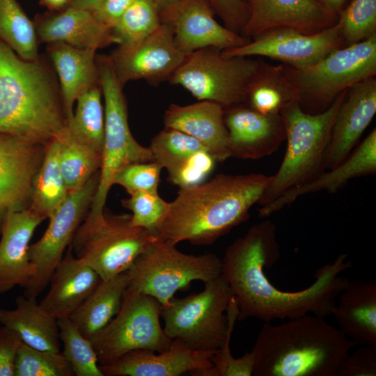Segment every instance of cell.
Segmentation results:
<instances>
[{"instance_id":"cell-1","label":"cell","mask_w":376,"mask_h":376,"mask_svg":"<svg viewBox=\"0 0 376 376\" xmlns=\"http://www.w3.org/2000/svg\"><path fill=\"white\" fill-rule=\"evenodd\" d=\"M276 228L269 220L251 226L226 250L221 276L238 306L237 320L253 318L269 322L294 319L311 313L324 318L332 315L339 293L348 280L340 274L352 266L346 253L317 269L315 281L298 291L276 288L265 273L280 257Z\"/></svg>"},{"instance_id":"cell-2","label":"cell","mask_w":376,"mask_h":376,"mask_svg":"<svg viewBox=\"0 0 376 376\" xmlns=\"http://www.w3.org/2000/svg\"><path fill=\"white\" fill-rule=\"evenodd\" d=\"M272 175L219 174L201 184L180 188L155 237L176 245L187 241L210 245L247 221Z\"/></svg>"},{"instance_id":"cell-3","label":"cell","mask_w":376,"mask_h":376,"mask_svg":"<svg viewBox=\"0 0 376 376\" xmlns=\"http://www.w3.org/2000/svg\"><path fill=\"white\" fill-rule=\"evenodd\" d=\"M356 344L323 318L265 322L251 350L253 376H336Z\"/></svg>"},{"instance_id":"cell-4","label":"cell","mask_w":376,"mask_h":376,"mask_svg":"<svg viewBox=\"0 0 376 376\" xmlns=\"http://www.w3.org/2000/svg\"><path fill=\"white\" fill-rule=\"evenodd\" d=\"M67 123L46 65L20 58L0 41V133L47 146L63 137Z\"/></svg>"},{"instance_id":"cell-5","label":"cell","mask_w":376,"mask_h":376,"mask_svg":"<svg viewBox=\"0 0 376 376\" xmlns=\"http://www.w3.org/2000/svg\"><path fill=\"white\" fill-rule=\"evenodd\" d=\"M346 92H342L328 108L319 113L306 112L298 101L281 110L286 151L259 203L261 205L272 201L285 191L309 181L324 169L331 129Z\"/></svg>"},{"instance_id":"cell-6","label":"cell","mask_w":376,"mask_h":376,"mask_svg":"<svg viewBox=\"0 0 376 376\" xmlns=\"http://www.w3.org/2000/svg\"><path fill=\"white\" fill-rule=\"evenodd\" d=\"M205 283L204 289L184 298L173 297L162 306L164 330L189 347L215 351L234 329L238 306L231 290L221 276Z\"/></svg>"},{"instance_id":"cell-7","label":"cell","mask_w":376,"mask_h":376,"mask_svg":"<svg viewBox=\"0 0 376 376\" xmlns=\"http://www.w3.org/2000/svg\"><path fill=\"white\" fill-rule=\"evenodd\" d=\"M130 220L131 214H114L105 209L98 216H86L72 240L73 254L102 280L127 271L155 238Z\"/></svg>"},{"instance_id":"cell-8","label":"cell","mask_w":376,"mask_h":376,"mask_svg":"<svg viewBox=\"0 0 376 376\" xmlns=\"http://www.w3.org/2000/svg\"><path fill=\"white\" fill-rule=\"evenodd\" d=\"M98 81L104 101V139L98 187L87 214H101L118 173L125 166L154 161L149 147L140 145L130 131L123 86L118 81L109 56L97 59Z\"/></svg>"},{"instance_id":"cell-9","label":"cell","mask_w":376,"mask_h":376,"mask_svg":"<svg viewBox=\"0 0 376 376\" xmlns=\"http://www.w3.org/2000/svg\"><path fill=\"white\" fill-rule=\"evenodd\" d=\"M298 91L299 103L315 109L329 107L342 92L376 75V35L329 53L318 62L297 68L283 65Z\"/></svg>"},{"instance_id":"cell-10","label":"cell","mask_w":376,"mask_h":376,"mask_svg":"<svg viewBox=\"0 0 376 376\" xmlns=\"http://www.w3.org/2000/svg\"><path fill=\"white\" fill-rule=\"evenodd\" d=\"M175 246L155 237L127 270L128 287L164 306L192 281L205 283L221 276V259L217 255L186 254Z\"/></svg>"},{"instance_id":"cell-11","label":"cell","mask_w":376,"mask_h":376,"mask_svg":"<svg viewBox=\"0 0 376 376\" xmlns=\"http://www.w3.org/2000/svg\"><path fill=\"white\" fill-rule=\"evenodd\" d=\"M222 50L206 47L187 54L168 81L198 101H211L224 108L243 103L259 59L226 56Z\"/></svg>"},{"instance_id":"cell-12","label":"cell","mask_w":376,"mask_h":376,"mask_svg":"<svg viewBox=\"0 0 376 376\" xmlns=\"http://www.w3.org/2000/svg\"><path fill=\"white\" fill-rule=\"evenodd\" d=\"M162 305L154 297L127 288L118 313L90 340L100 366L136 350L160 352L171 339L160 324Z\"/></svg>"},{"instance_id":"cell-13","label":"cell","mask_w":376,"mask_h":376,"mask_svg":"<svg viewBox=\"0 0 376 376\" xmlns=\"http://www.w3.org/2000/svg\"><path fill=\"white\" fill-rule=\"evenodd\" d=\"M99 180L100 171L82 187L69 193L48 218L49 223L43 235L29 245V256L35 274L24 288L25 297L37 298L49 283L55 268L89 211Z\"/></svg>"},{"instance_id":"cell-14","label":"cell","mask_w":376,"mask_h":376,"mask_svg":"<svg viewBox=\"0 0 376 376\" xmlns=\"http://www.w3.org/2000/svg\"><path fill=\"white\" fill-rule=\"evenodd\" d=\"M343 46L340 26L336 22L313 33L286 27L273 29L253 37L242 46L222 52L226 56L267 57L279 61L283 65L301 68L318 62Z\"/></svg>"},{"instance_id":"cell-15","label":"cell","mask_w":376,"mask_h":376,"mask_svg":"<svg viewBox=\"0 0 376 376\" xmlns=\"http://www.w3.org/2000/svg\"><path fill=\"white\" fill-rule=\"evenodd\" d=\"M186 55L178 48L171 29L162 23L143 40L132 45L118 46L109 57L123 86L128 81L138 79L152 84L169 81Z\"/></svg>"},{"instance_id":"cell-16","label":"cell","mask_w":376,"mask_h":376,"mask_svg":"<svg viewBox=\"0 0 376 376\" xmlns=\"http://www.w3.org/2000/svg\"><path fill=\"white\" fill-rule=\"evenodd\" d=\"M214 15L206 0H179L159 12L161 23L171 29L178 48L186 54L206 47H237L251 40L219 23Z\"/></svg>"},{"instance_id":"cell-17","label":"cell","mask_w":376,"mask_h":376,"mask_svg":"<svg viewBox=\"0 0 376 376\" xmlns=\"http://www.w3.org/2000/svg\"><path fill=\"white\" fill-rule=\"evenodd\" d=\"M47 146L0 133V230L6 214L27 209Z\"/></svg>"},{"instance_id":"cell-18","label":"cell","mask_w":376,"mask_h":376,"mask_svg":"<svg viewBox=\"0 0 376 376\" xmlns=\"http://www.w3.org/2000/svg\"><path fill=\"white\" fill-rule=\"evenodd\" d=\"M215 351L191 349L174 338L163 352L133 350L100 368L104 376H179L186 373L206 376Z\"/></svg>"},{"instance_id":"cell-19","label":"cell","mask_w":376,"mask_h":376,"mask_svg":"<svg viewBox=\"0 0 376 376\" xmlns=\"http://www.w3.org/2000/svg\"><path fill=\"white\" fill-rule=\"evenodd\" d=\"M230 157L258 159L276 152L285 140L281 114H262L244 103L224 108Z\"/></svg>"},{"instance_id":"cell-20","label":"cell","mask_w":376,"mask_h":376,"mask_svg":"<svg viewBox=\"0 0 376 376\" xmlns=\"http://www.w3.org/2000/svg\"><path fill=\"white\" fill-rule=\"evenodd\" d=\"M244 1L248 19L240 34L250 39L281 27L313 33L335 24L338 20V17L329 13L315 0Z\"/></svg>"},{"instance_id":"cell-21","label":"cell","mask_w":376,"mask_h":376,"mask_svg":"<svg viewBox=\"0 0 376 376\" xmlns=\"http://www.w3.org/2000/svg\"><path fill=\"white\" fill-rule=\"evenodd\" d=\"M376 113L375 77L347 90L331 129L324 169L340 164L352 152Z\"/></svg>"},{"instance_id":"cell-22","label":"cell","mask_w":376,"mask_h":376,"mask_svg":"<svg viewBox=\"0 0 376 376\" xmlns=\"http://www.w3.org/2000/svg\"><path fill=\"white\" fill-rule=\"evenodd\" d=\"M45 219L29 208L5 217L0 233V294L16 286L24 288L35 274L29 256L30 240Z\"/></svg>"},{"instance_id":"cell-23","label":"cell","mask_w":376,"mask_h":376,"mask_svg":"<svg viewBox=\"0 0 376 376\" xmlns=\"http://www.w3.org/2000/svg\"><path fill=\"white\" fill-rule=\"evenodd\" d=\"M322 171L309 181L293 187L258 210L260 217H267L305 194L326 191L334 193L351 180L376 173V130L374 128L348 157L337 166Z\"/></svg>"},{"instance_id":"cell-24","label":"cell","mask_w":376,"mask_h":376,"mask_svg":"<svg viewBox=\"0 0 376 376\" xmlns=\"http://www.w3.org/2000/svg\"><path fill=\"white\" fill-rule=\"evenodd\" d=\"M224 108L207 100L188 105L171 104L164 112L165 127L182 132L201 143L216 162L230 157Z\"/></svg>"},{"instance_id":"cell-25","label":"cell","mask_w":376,"mask_h":376,"mask_svg":"<svg viewBox=\"0 0 376 376\" xmlns=\"http://www.w3.org/2000/svg\"><path fill=\"white\" fill-rule=\"evenodd\" d=\"M100 281L93 269L75 256L70 245L53 272L48 292L39 304L56 320L70 317Z\"/></svg>"},{"instance_id":"cell-26","label":"cell","mask_w":376,"mask_h":376,"mask_svg":"<svg viewBox=\"0 0 376 376\" xmlns=\"http://www.w3.org/2000/svg\"><path fill=\"white\" fill-rule=\"evenodd\" d=\"M332 315L338 329L355 344L376 345V280L348 281Z\"/></svg>"},{"instance_id":"cell-27","label":"cell","mask_w":376,"mask_h":376,"mask_svg":"<svg viewBox=\"0 0 376 376\" xmlns=\"http://www.w3.org/2000/svg\"><path fill=\"white\" fill-rule=\"evenodd\" d=\"M35 28L38 38L49 44L62 42L97 50L114 43L111 29L100 23L91 11L70 6L58 15L40 19Z\"/></svg>"},{"instance_id":"cell-28","label":"cell","mask_w":376,"mask_h":376,"mask_svg":"<svg viewBox=\"0 0 376 376\" xmlns=\"http://www.w3.org/2000/svg\"><path fill=\"white\" fill-rule=\"evenodd\" d=\"M95 52V49H79L62 42L50 44L49 53L59 78L68 122L72 117L77 97L99 82Z\"/></svg>"},{"instance_id":"cell-29","label":"cell","mask_w":376,"mask_h":376,"mask_svg":"<svg viewBox=\"0 0 376 376\" xmlns=\"http://www.w3.org/2000/svg\"><path fill=\"white\" fill-rule=\"evenodd\" d=\"M14 309L0 308V323L15 331L33 348L58 352L61 340L57 320L47 313L36 297L18 296Z\"/></svg>"},{"instance_id":"cell-30","label":"cell","mask_w":376,"mask_h":376,"mask_svg":"<svg viewBox=\"0 0 376 376\" xmlns=\"http://www.w3.org/2000/svg\"><path fill=\"white\" fill-rule=\"evenodd\" d=\"M127 271L102 280L91 295L69 317L88 339L102 330L116 316L129 286Z\"/></svg>"},{"instance_id":"cell-31","label":"cell","mask_w":376,"mask_h":376,"mask_svg":"<svg viewBox=\"0 0 376 376\" xmlns=\"http://www.w3.org/2000/svg\"><path fill=\"white\" fill-rule=\"evenodd\" d=\"M299 100L298 91L288 79L283 64L259 59L243 103L262 114L273 115L280 114L283 109Z\"/></svg>"},{"instance_id":"cell-32","label":"cell","mask_w":376,"mask_h":376,"mask_svg":"<svg viewBox=\"0 0 376 376\" xmlns=\"http://www.w3.org/2000/svg\"><path fill=\"white\" fill-rule=\"evenodd\" d=\"M60 139L47 146L45 156L32 187L29 208L49 218L68 194L62 176L58 155Z\"/></svg>"},{"instance_id":"cell-33","label":"cell","mask_w":376,"mask_h":376,"mask_svg":"<svg viewBox=\"0 0 376 376\" xmlns=\"http://www.w3.org/2000/svg\"><path fill=\"white\" fill-rule=\"evenodd\" d=\"M99 82L77 99V107L67 123V133L102 155L104 139V109Z\"/></svg>"},{"instance_id":"cell-34","label":"cell","mask_w":376,"mask_h":376,"mask_svg":"<svg viewBox=\"0 0 376 376\" xmlns=\"http://www.w3.org/2000/svg\"><path fill=\"white\" fill-rule=\"evenodd\" d=\"M35 25L17 0H0V41L20 58H38V40Z\"/></svg>"},{"instance_id":"cell-35","label":"cell","mask_w":376,"mask_h":376,"mask_svg":"<svg viewBox=\"0 0 376 376\" xmlns=\"http://www.w3.org/2000/svg\"><path fill=\"white\" fill-rule=\"evenodd\" d=\"M102 155L75 140L67 132L60 139L58 163L68 194L100 171Z\"/></svg>"},{"instance_id":"cell-36","label":"cell","mask_w":376,"mask_h":376,"mask_svg":"<svg viewBox=\"0 0 376 376\" xmlns=\"http://www.w3.org/2000/svg\"><path fill=\"white\" fill-rule=\"evenodd\" d=\"M161 24L153 0H135L111 29V34L118 46H129L150 36Z\"/></svg>"},{"instance_id":"cell-37","label":"cell","mask_w":376,"mask_h":376,"mask_svg":"<svg viewBox=\"0 0 376 376\" xmlns=\"http://www.w3.org/2000/svg\"><path fill=\"white\" fill-rule=\"evenodd\" d=\"M59 337L63 343L62 354L76 376H104L95 349L69 318L57 320Z\"/></svg>"},{"instance_id":"cell-38","label":"cell","mask_w":376,"mask_h":376,"mask_svg":"<svg viewBox=\"0 0 376 376\" xmlns=\"http://www.w3.org/2000/svg\"><path fill=\"white\" fill-rule=\"evenodd\" d=\"M154 161L168 172L199 150H207L194 137L179 130L165 127L151 140L149 146Z\"/></svg>"},{"instance_id":"cell-39","label":"cell","mask_w":376,"mask_h":376,"mask_svg":"<svg viewBox=\"0 0 376 376\" xmlns=\"http://www.w3.org/2000/svg\"><path fill=\"white\" fill-rule=\"evenodd\" d=\"M62 352L40 350L22 342L15 363L14 376H73Z\"/></svg>"},{"instance_id":"cell-40","label":"cell","mask_w":376,"mask_h":376,"mask_svg":"<svg viewBox=\"0 0 376 376\" xmlns=\"http://www.w3.org/2000/svg\"><path fill=\"white\" fill-rule=\"evenodd\" d=\"M344 46L376 35V0H352L338 16Z\"/></svg>"},{"instance_id":"cell-41","label":"cell","mask_w":376,"mask_h":376,"mask_svg":"<svg viewBox=\"0 0 376 376\" xmlns=\"http://www.w3.org/2000/svg\"><path fill=\"white\" fill-rule=\"evenodd\" d=\"M122 205L132 212L131 224L147 230L155 237L169 208V203L158 192L137 191L121 201Z\"/></svg>"},{"instance_id":"cell-42","label":"cell","mask_w":376,"mask_h":376,"mask_svg":"<svg viewBox=\"0 0 376 376\" xmlns=\"http://www.w3.org/2000/svg\"><path fill=\"white\" fill-rule=\"evenodd\" d=\"M162 170L155 161L130 164L118 173L113 185L122 186L129 194L137 191L157 193Z\"/></svg>"},{"instance_id":"cell-43","label":"cell","mask_w":376,"mask_h":376,"mask_svg":"<svg viewBox=\"0 0 376 376\" xmlns=\"http://www.w3.org/2000/svg\"><path fill=\"white\" fill-rule=\"evenodd\" d=\"M215 162L207 150H199L168 172V180L179 188L201 184L212 171Z\"/></svg>"},{"instance_id":"cell-44","label":"cell","mask_w":376,"mask_h":376,"mask_svg":"<svg viewBox=\"0 0 376 376\" xmlns=\"http://www.w3.org/2000/svg\"><path fill=\"white\" fill-rule=\"evenodd\" d=\"M233 330L228 334L223 345L212 354V367L209 369L206 376H251L253 375L254 357L251 352L235 358L230 349V342Z\"/></svg>"},{"instance_id":"cell-45","label":"cell","mask_w":376,"mask_h":376,"mask_svg":"<svg viewBox=\"0 0 376 376\" xmlns=\"http://www.w3.org/2000/svg\"><path fill=\"white\" fill-rule=\"evenodd\" d=\"M376 345H363L350 352L343 361L336 376H375Z\"/></svg>"},{"instance_id":"cell-46","label":"cell","mask_w":376,"mask_h":376,"mask_svg":"<svg viewBox=\"0 0 376 376\" xmlns=\"http://www.w3.org/2000/svg\"><path fill=\"white\" fill-rule=\"evenodd\" d=\"M229 30L241 33L247 19L248 8L244 0H206Z\"/></svg>"},{"instance_id":"cell-47","label":"cell","mask_w":376,"mask_h":376,"mask_svg":"<svg viewBox=\"0 0 376 376\" xmlns=\"http://www.w3.org/2000/svg\"><path fill=\"white\" fill-rule=\"evenodd\" d=\"M22 340L11 329L0 327V376H14L17 354Z\"/></svg>"},{"instance_id":"cell-48","label":"cell","mask_w":376,"mask_h":376,"mask_svg":"<svg viewBox=\"0 0 376 376\" xmlns=\"http://www.w3.org/2000/svg\"><path fill=\"white\" fill-rule=\"evenodd\" d=\"M135 0H101L92 12L95 19L111 29Z\"/></svg>"},{"instance_id":"cell-49","label":"cell","mask_w":376,"mask_h":376,"mask_svg":"<svg viewBox=\"0 0 376 376\" xmlns=\"http://www.w3.org/2000/svg\"><path fill=\"white\" fill-rule=\"evenodd\" d=\"M329 13L338 17L346 0H315Z\"/></svg>"},{"instance_id":"cell-50","label":"cell","mask_w":376,"mask_h":376,"mask_svg":"<svg viewBox=\"0 0 376 376\" xmlns=\"http://www.w3.org/2000/svg\"><path fill=\"white\" fill-rule=\"evenodd\" d=\"M101 0H70V6L82 8L93 12Z\"/></svg>"},{"instance_id":"cell-51","label":"cell","mask_w":376,"mask_h":376,"mask_svg":"<svg viewBox=\"0 0 376 376\" xmlns=\"http://www.w3.org/2000/svg\"><path fill=\"white\" fill-rule=\"evenodd\" d=\"M70 0H41L42 4L52 10H60L66 5H70Z\"/></svg>"},{"instance_id":"cell-52","label":"cell","mask_w":376,"mask_h":376,"mask_svg":"<svg viewBox=\"0 0 376 376\" xmlns=\"http://www.w3.org/2000/svg\"><path fill=\"white\" fill-rule=\"evenodd\" d=\"M179 0H153L159 12L171 6Z\"/></svg>"}]
</instances>
